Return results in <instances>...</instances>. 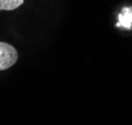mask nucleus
I'll use <instances>...</instances> for the list:
<instances>
[{
	"mask_svg": "<svg viewBox=\"0 0 132 125\" xmlns=\"http://www.w3.org/2000/svg\"><path fill=\"white\" fill-rule=\"evenodd\" d=\"M18 54L13 46L0 42V71H4L13 66L17 62Z\"/></svg>",
	"mask_w": 132,
	"mask_h": 125,
	"instance_id": "obj_1",
	"label": "nucleus"
},
{
	"mask_svg": "<svg viewBox=\"0 0 132 125\" xmlns=\"http://www.w3.org/2000/svg\"><path fill=\"white\" fill-rule=\"evenodd\" d=\"M24 0H0V11H11L23 4Z\"/></svg>",
	"mask_w": 132,
	"mask_h": 125,
	"instance_id": "obj_2",
	"label": "nucleus"
}]
</instances>
